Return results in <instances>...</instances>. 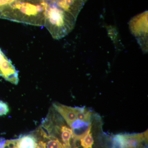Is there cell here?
Here are the masks:
<instances>
[{
    "label": "cell",
    "instance_id": "cell-1",
    "mask_svg": "<svg viewBox=\"0 0 148 148\" xmlns=\"http://www.w3.org/2000/svg\"><path fill=\"white\" fill-rule=\"evenodd\" d=\"M47 5L45 0H15L3 10L0 18L42 27Z\"/></svg>",
    "mask_w": 148,
    "mask_h": 148
},
{
    "label": "cell",
    "instance_id": "cell-2",
    "mask_svg": "<svg viewBox=\"0 0 148 148\" xmlns=\"http://www.w3.org/2000/svg\"><path fill=\"white\" fill-rule=\"evenodd\" d=\"M76 21L54 4L47 2L44 26L54 39H60L69 34L73 29Z\"/></svg>",
    "mask_w": 148,
    "mask_h": 148
},
{
    "label": "cell",
    "instance_id": "cell-3",
    "mask_svg": "<svg viewBox=\"0 0 148 148\" xmlns=\"http://www.w3.org/2000/svg\"><path fill=\"white\" fill-rule=\"evenodd\" d=\"M130 30L143 51L148 50V11L134 16L129 22Z\"/></svg>",
    "mask_w": 148,
    "mask_h": 148
},
{
    "label": "cell",
    "instance_id": "cell-4",
    "mask_svg": "<svg viewBox=\"0 0 148 148\" xmlns=\"http://www.w3.org/2000/svg\"><path fill=\"white\" fill-rule=\"evenodd\" d=\"M0 76L15 85L18 82V73L10 60L0 49Z\"/></svg>",
    "mask_w": 148,
    "mask_h": 148
},
{
    "label": "cell",
    "instance_id": "cell-5",
    "mask_svg": "<svg viewBox=\"0 0 148 148\" xmlns=\"http://www.w3.org/2000/svg\"><path fill=\"white\" fill-rule=\"evenodd\" d=\"M87 0H50L58 8L71 15L75 19Z\"/></svg>",
    "mask_w": 148,
    "mask_h": 148
},
{
    "label": "cell",
    "instance_id": "cell-6",
    "mask_svg": "<svg viewBox=\"0 0 148 148\" xmlns=\"http://www.w3.org/2000/svg\"><path fill=\"white\" fill-rule=\"evenodd\" d=\"M53 107L57 112L63 117L69 126L77 119L76 107H70L58 103L53 104Z\"/></svg>",
    "mask_w": 148,
    "mask_h": 148
},
{
    "label": "cell",
    "instance_id": "cell-7",
    "mask_svg": "<svg viewBox=\"0 0 148 148\" xmlns=\"http://www.w3.org/2000/svg\"><path fill=\"white\" fill-rule=\"evenodd\" d=\"M56 131L60 134L61 140L63 142L64 148H72L71 140L72 138L71 128L66 125H61V127L56 126L55 127Z\"/></svg>",
    "mask_w": 148,
    "mask_h": 148
},
{
    "label": "cell",
    "instance_id": "cell-8",
    "mask_svg": "<svg viewBox=\"0 0 148 148\" xmlns=\"http://www.w3.org/2000/svg\"><path fill=\"white\" fill-rule=\"evenodd\" d=\"M91 122H87L80 127L71 129L72 138L75 141L81 140L86 135L88 130L91 129Z\"/></svg>",
    "mask_w": 148,
    "mask_h": 148
},
{
    "label": "cell",
    "instance_id": "cell-9",
    "mask_svg": "<svg viewBox=\"0 0 148 148\" xmlns=\"http://www.w3.org/2000/svg\"><path fill=\"white\" fill-rule=\"evenodd\" d=\"M46 142L40 141L37 143L36 148H64L63 145L56 137H51L47 139Z\"/></svg>",
    "mask_w": 148,
    "mask_h": 148
},
{
    "label": "cell",
    "instance_id": "cell-10",
    "mask_svg": "<svg viewBox=\"0 0 148 148\" xmlns=\"http://www.w3.org/2000/svg\"><path fill=\"white\" fill-rule=\"evenodd\" d=\"M36 140L32 135H26L18 139V148H36Z\"/></svg>",
    "mask_w": 148,
    "mask_h": 148
},
{
    "label": "cell",
    "instance_id": "cell-11",
    "mask_svg": "<svg viewBox=\"0 0 148 148\" xmlns=\"http://www.w3.org/2000/svg\"><path fill=\"white\" fill-rule=\"evenodd\" d=\"M77 112V119L84 122L91 121L92 112L85 107H76Z\"/></svg>",
    "mask_w": 148,
    "mask_h": 148
},
{
    "label": "cell",
    "instance_id": "cell-12",
    "mask_svg": "<svg viewBox=\"0 0 148 148\" xmlns=\"http://www.w3.org/2000/svg\"><path fill=\"white\" fill-rule=\"evenodd\" d=\"M91 129L88 130L86 135L82 138L80 140L81 145L83 148H92L94 143V140L92 137Z\"/></svg>",
    "mask_w": 148,
    "mask_h": 148
},
{
    "label": "cell",
    "instance_id": "cell-13",
    "mask_svg": "<svg viewBox=\"0 0 148 148\" xmlns=\"http://www.w3.org/2000/svg\"><path fill=\"white\" fill-rule=\"evenodd\" d=\"M9 112V107L7 103L0 101V116L6 115Z\"/></svg>",
    "mask_w": 148,
    "mask_h": 148
},
{
    "label": "cell",
    "instance_id": "cell-14",
    "mask_svg": "<svg viewBox=\"0 0 148 148\" xmlns=\"http://www.w3.org/2000/svg\"><path fill=\"white\" fill-rule=\"evenodd\" d=\"M15 0H0V15L3 10Z\"/></svg>",
    "mask_w": 148,
    "mask_h": 148
},
{
    "label": "cell",
    "instance_id": "cell-15",
    "mask_svg": "<svg viewBox=\"0 0 148 148\" xmlns=\"http://www.w3.org/2000/svg\"><path fill=\"white\" fill-rule=\"evenodd\" d=\"M45 1H50V0H45Z\"/></svg>",
    "mask_w": 148,
    "mask_h": 148
}]
</instances>
